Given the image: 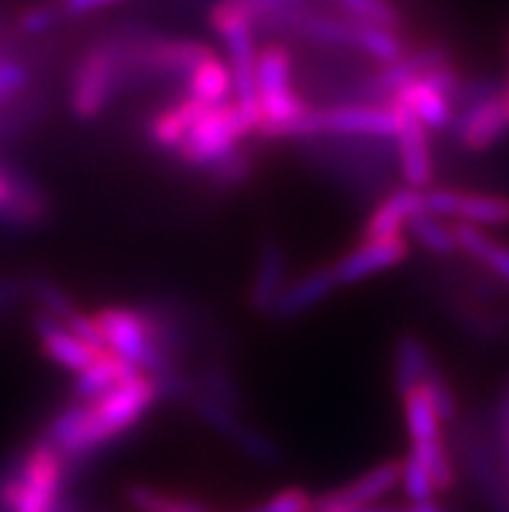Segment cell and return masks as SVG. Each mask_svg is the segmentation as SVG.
I'll list each match as a JSON object with an SVG mask.
<instances>
[{
  "label": "cell",
  "instance_id": "1",
  "mask_svg": "<svg viewBox=\"0 0 509 512\" xmlns=\"http://www.w3.org/2000/svg\"><path fill=\"white\" fill-rule=\"evenodd\" d=\"M156 401H159V390L154 377L136 372L99 398L78 401L76 406L60 411L47 424L45 440L63 453L65 461L81 458L128 432Z\"/></svg>",
  "mask_w": 509,
  "mask_h": 512
},
{
  "label": "cell",
  "instance_id": "2",
  "mask_svg": "<svg viewBox=\"0 0 509 512\" xmlns=\"http://www.w3.org/2000/svg\"><path fill=\"white\" fill-rule=\"evenodd\" d=\"M255 78L260 104L258 136L265 141H297L312 104L294 84V55L284 42H265L260 47Z\"/></svg>",
  "mask_w": 509,
  "mask_h": 512
},
{
  "label": "cell",
  "instance_id": "3",
  "mask_svg": "<svg viewBox=\"0 0 509 512\" xmlns=\"http://www.w3.org/2000/svg\"><path fill=\"white\" fill-rule=\"evenodd\" d=\"M213 32L224 39L229 55V73H232V94L237 110L245 117L250 136H258L260 104H258V29L252 24L250 13L239 6V0H219L211 8Z\"/></svg>",
  "mask_w": 509,
  "mask_h": 512
},
{
  "label": "cell",
  "instance_id": "4",
  "mask_svg": "<svg viewBox=\"0 0 509 512\" xmlns=\"http://www.w3.org/2000/svg\"><path fill=\"white\" fill-rule=\"evenodd\" d=\"M65 484V458L42 437L19 466L0 479L3 512H60V492Z\"/></svg>",
  "mask_w": 509,
  "mask_h": 512
},
{
  "label": "cell",
  "instance_id": "5",
  "mask_svg": "<svg viewBox=\"0 0 509 512\" xmlns=\"http://www.w3.org/2000/svg\"><path fill=\"white\" fill-rule=\"evenodd\" d=\"M97 328L102 333L104 349L117 354L120 359L130 362L141 372L151 377L167 375L174 367H182L167 357L156 341L151 338L149 325L143 320L141 310H130V307H104L94 315Z\"/></svg>",
  "mask_w": 509,
  "mask_h": 512
},
{
  "label": "cell",
  "instance_id": "6",
  "mask_svg": "<svg viewBox=\"0 0 509 512\" xmlns=\"http://www.w3.org/2000/svg\"><path fill=\"white\" fill-rule=\"evenodd\" d=\"M120 91L115 34L97 39L73 68L68 107L76 120H97Z\"/></svg>",
  "mask_w": 509,
  "mask_h": 512
},
{
  "label": "cell",
  "instance_id": "7",
  "mask_svg": "<svg viewBox=\"0 0 509 512\" xmlns=\"http://www.w3.org/2000/svg\"><path fill=\"white\" fill-rule=\"evenodd\" d=\"M403 414H406L408 437H411V453L426 466L437 492H450L455 487V466L447 453L445 437H442V419L434 411L432 401L426 396L424 385L406 390L403 396Z\"/></svg>",
  "mask_w": 509,
  "mask_h": 512
},
{
  "label": "cell",
  "instance_id": "8",
  "mask_svg": "<svg viewBox=\"0 0 509 512\" xmlns=\"http://www.w3.org/2000/svg\"><path fill=\"white\" fill-rule=\"evenodd\" d=\"M250 136L245 117L237 110L234 102L216 104L203 110V115L195 120L185 141L180 143L177 156L185 167L208 169L219 159L239 149V141Z\"/></svg>",
  "mask_w": 509,
  "mask_h": 512
},
{
  "label": "cell",
  "instance_id": "9",
  "mask_svg": "<svg viewBox=\"0 0 509 512\" xmlns=\"http://www.w3.org/2000/svg\"><path fill=\"white\" fill-rule=\"evenodd\" d=\"M398 115L387 104L343 102L330 107H312L304 117L299 138L348 136V138H395Z\"/></svg>",
  "mask_w": 509,
  "mask_h": 512
},
{
  "label": "cell",
  "instance_id": "10",
  "mask_svg": "<svg viewBox=\"0 0 509 512\" xmlns=\"http://www.w3.org/2000/svg\"><path fill=\"white\" fill-rule=\"evenodd\" d=\"M187 403L193 406L195 416H198L200 422L208 424L213 432L224 435L229 442H234L245 455H250V458H255V461L260 463L281 461V448H278L276 442L268 435H263L260 429L250 427V424L239 416V411L229 409V406H224V403L219 401H213V398L206 396L200 388L195 390Z\"/></svg>",
  "mask_w": 509,
  "mask_h": 512
},
{
  "label": "cell",
  "instance_id": "11",
  "mask_svg": "<svg viewBox=\"0 0 509 512\" xmlns=\"http://www.w3.org/2000/svg\"><path fill=\"white\" fill-rule=\"evenodd\" d=\"M424 208L429 214L473 227H502L509 224V198L468 190L429 188L424 190Z\"/></svg>",
  "mask_w": 509,
  "mask_h": 512
},
{
  "label": "cell",
  "instance_id": "12",
  "mask_svg": "<svg viewBox=\"0 0 509 512\" xmlns=\"http://www.w3.org/2000/svg\"><path fill=\"white\" fill-rule=\"evenodd\" d=\"M398 115V130H395V159H398L400 180L406 188L429 190L434 188V159L429 146V130L419 117L408 112L400 104H387Z\"/></svg>",
  "mask_w": 509,
  "mask_h": 512
},
{
  "label": "cell",
  "instance_id": "13",
  "mask_svg": "<svg viewBox=\"0 0 509 512\" xmlns=\"http://www.w3.org/2000/svg\"><path fill=\"white\" fill-rule=\"evenodd\" d=\"M400 484V461H382L359 479L312 500V512H367Z\"/></svg>",
  "mask_w": 509,
  "mask_h": 512
},
{
  "label": "cell",
  "instance_id": "14",
  "mask_svg": "<svg viewBox=\"0 0 509 512\" xmlns=\"http://www.w3.org/2000/svg\"><path fill=\"white\" fill-rule=\"evenodd\" d=\"M411 253V240L408 234H398V237H385V240H367L359 242L354 250H348L343 258L333 263V273L341 286L359 284V281L369 279L374 273L390 271V268L400 266Z\"/></svg>",
  "mask_w": 509,
  "mask_h": 512
},
{
  "label": "cell",
  "instance_id": "15",
  "mask_svg": "<svg viewBox=\"0 0 509 512\" xmlns=\"http://www.w3.org/2000/svg\"><path fill=\"white\" fill-rule=\"evenodd\" d=\"M455 141L468 151H486L494 143L502 141L509 130L507 112H504L502 97H494L489 102H481L476 107H465L452 117L450 123Z\"/></svg>",
  "mask_w": 509,
  "mask_h": 512
},
{
  "label": "cell",
  "instance_id": "16",
  "mask_svg": "<svg viewBox=\"0 0 509 512\" xmlns=\"http://www.w3.org/2000/svg\"><path fill=\"white\" fill-rule=\"evenodd\" d=\"M338 286L341 284H338L336 273H333V266L312 268V271L302 273L299 279L289 281L284 286V292L278 294L276 305L271 307L268 318L281 320V323L302 318L310 310H315L320 302H325L330 294L336 292Z\"/></svg>",
  "mask_w": 509,
  "mask_h": 512
},
{
  "label": "cell",
  "instance_id": "17",
  "mask_svg": "<svg viewBox=\"0 0 509 512\" xmlns=\"http://www.w3.org/2000/svg\"><path fill=\"white\" fill-rule=\"evenodd\" d=\"M286 284H289V253L278 240H265L255 258V273L247 294L250 310L268 315Z\"/></svg>",
  "mask_w": 509,
  "mask_h": 512
},
{
  "label": "cell",
  "instance_id": "18",
  "mask_svg": "<svg viewBox=\"0 0 509 512\" xmlns=\"http://www.w3.org/2000/svg\"><path fill=\"white\" fill-rule=\"evenodd\" d=\"M424 211V193L413 188H398L382 198L367 216L361 227L359 242L367 240H385V237H398L406 234L408 221Z\"/></svg>",
  "mask_w": 509,
  "mask_h": 512
},
{
  "label": "cell",
  "instance_id": "19",
  "mask_svg": "<svg viewBox=\"0 0 509 512\" xmlns=\"http://www.w3.org/2000/svg\"><path fill=\"white\" fill-rule=\"evenodd\" d=\"M34 333H37L42 351H45L47 357L58 364V367H63V370H86V367L102 354L99 349H94V346H89L86 341H81L76 333L68 331L60 320L50 318V315L42 310L34 315Z\"/></svg>",
  "mask_w": 509,
  "mask_h": 512
},
{
  "label": "cell",
  "instance_id": "20",
  "mask_svg": "<svg viewBox=\"0 0 509 512\" xmlns=\"http://www.w3.org/2000/svg\"><path fill=\"white\" fill-rule=\"evenodd\" d=\"M390 104H400L413 112L426 125V130H447L455 117L452 115V99L426 78H416L395 91Z\"/></svg>",
  "mask_w": 509,
  "mask_h": 512
},
{
  "label": "cell",
  "instance_id": "21",
  "mask_svg": "<svg viewBox=\"0 0 509 512\" xmlns=\"http://www.w3.org/2000/svg\"><path fill=\"white\" fill-rule=\"evenodd\" d=\"M434 367V359L429 354V346L424 344V338L419 333L406 331L395 338L393 349V385L395 393L403 396L406 390L416 388L424 383V377Z\"/></svg>",
  "mask_w": 509,
  "mask_h": 512
},
{
  "label": "cell",
  "instance_id": "22",
  "mask_svg": "<svg viewBox=\"0 0 509 512\" xmlns=\"http://www.w3.org/2000/svg\"><path fill=\"white\" fill-rule=\"evenodd\" d=\"M136 372H141L138 367H133L130 362L120 359L112 351H102L94 362L86 367V370L76 372V383H73V396L78 401H91V398H99L102 393L112 390L115 385L125 383L128 377H133Z\"/></svg>",
  "mask_w": 509,
  "mask_h": 512
},
{
  "label": "cell",
  "instance_id": "23",
  "mask_svg": "<svg viewBox=\"0 0 509 512\" xmlns=\"http://www.w3.org/2000/svg\"><path fill=\"white\" fill-rule=\"evenodd\" d=\"M185 84L187 97L195 99L203 107H216V104L229 102V97H232V73L216 52L195 65L190 76L185 78Z\"/></svg>",
  "mask_w": 509,
  "mask_h": 512
},
{
  "label": "cell",
  "instance_id": "24",
  "mask_svg": "<svg viewBox=\"0 0 509 512\" xmlns=\"http://www.w3.org/2000/svg\"><path fill=\"white\" fill-rule=\"evenodd\" d=\"M452 229H455V240H458L460 250L465 255H471L473 260H478L491 276H497L499 281L509 286V247L491 240L484 229L473 227V224L452 221Z\"/></svg>",
  "mask_w": 509,
  "mask_h": 512
},
{
  "label": "cell",
  "instance_id": "25",
  "mask_svg": "<svg viewBox=\"0 0 509 512\" xmlns=\"http://www.w3.org/2000/svg\"><path fill=\"white\" fill-rule=\"evenodd\" d=\"M203 110H208V107H203V104H198L195 99H190L185 94L180 102L162 110L151 120V143L164 151H177L180 143L185 141L187 133H190V128L195 125V120L203 115Z\"/></svg>",
  "mask_w": 509,
  "mask_h": 512
},
{
  "label": "cell",
  "instance_id": "26",
  "mask_svg": "<svg viewBox=\"0 0 509 512\" xmlns=\"http://www.w3.org/2000/svg\"><path fill=\"white\" fill-rule=\"evenodd\" d=\"M406 234L408 240L419 242L426 253L437 255V258H450V255H455L460 250L452 224H447V219H439V216L429 214L426 208L408 221Z\"/></svg>",
  "mask_w": 509,
  "mask_h": 512
},
{
  "label": "cell",
  "instance_id": "27",
  "mask_svg": "<svg viewBox=\"0 0 509 512\" xmlns=\"http://www.w3.org/2000/svg\"><path fill=\"white\" fill-rule=\"evenodd\" d=\"M195 380H198V388L203 390L206 396H211L213 401L224 403V406H229V409L234 411L245 409L242 388H239V383L234 380L232 370H226L224 364H216V362L206 364Z\"/></svg>",
  "mask_w": 509,
  "mask_h": 512
},
{
  "label": "cell",
  "instance_id": "28",
  "mask_svg": "<svg viewBox=\"0 0 509 512\" xmlns=\"http://www.w3.org/2000/svg\"><path fill=\"white\" fill-rule=\"evenodd\" d=\"M328 3L356 21L380 24L395 32H400L403 26V13L395 6V0H328Z\"/></svg>",
  "mask_w": 509,
  "mask_h": 512
},
{
  "label": "cell",
  "instance_id": "29",
  "mask_svg": "<svg viewBox=\"0 0 509 512\" xmlns=\"http://www.w3.org/2000/svg\"><path fill=\"white\" fill-rule=\"evenodd\" d=\"M24 284L26 292L32 294V299L37 302L39 310L47 312L50 318L60 320V323H65V320L71 318L73 312L78 310V305L71 299V294L65 292L60 284L47 279V276H32V279H26Z\"/></svg>",
  "mask_w": 509,
  "mask_h": 512
},
{
  "label": "cell",
  "instance_id": "30",
  "mask_svg": "<svg viewBox=\"0 0 509 512\" xmlns=\"http://www.w3.org/2000/svg\"><path fill=\"white\" fill-rule=\"evenodd\" d=\"M125 500L136 512H208L206 507L193 500H180L172 494H164L146 484H130L125 489Z\"/></svg>",
  "mask_w": 509,
  "mask_h": 512
},
{
  "label": "cell",
  "instance_id": "31",
  "mask_svg": "<svg viewBox=\"0 0 509 512\" xmlns=\"http://www.w3.org/2000/svg\"><path fill=\"white\" fill-rule=\"evenodd\" d=\"M252 169H255L252 156L242 149H234L232 154L208 167V180L213 190H232L250 180Z\"/></svg>",
  "mask_w": 509,
  "mask_h": 512
},
{
  "label": "cell",
  "instance_id": "32",
  "mask_svg": "<svg viewBox=\"0 0 509 512\" xmlns=\"http://www.w3.org/2000/svg\"><path fill=\"white\" fill-rule=\"evenodd\" d=\"M400 487L411 502L434 500V492H437L426 466L413 453H408L406 461H400Z\"/></svg>",
  "mask_w": 509,
  "mask_h": 512
},
{
  "label": "cell",
  "instance_id": "33",
  "mask_svg": "<svg viewBox=\"0 0 509 512\" xmlns=\"http://www.w3.org/2000/svg\"><path fill=\"white\" fill-rule=\"evenodd\" d=\"M421 385H424L426 396H429V401H432L439 419H442V422H455V419L460 416V403H458V396H455V390H452V385L445 380V375H442L437 367H432Z\"/></svg>",
  "mask_w": 509,
  "mask_h": 512
},
{
  "label": "cell",
  "instance_id": "34",
  "mask_svg": "<svg viewBox=\"0 0 509 512\" xmlns=\"http://www.w3.org/2000/svg\"><path fill=\"white\" fill-rule=\"evenodd\" d=\"M63 19L65 13L63 8H60V3L58 6H55V3H42V6H34L29 8V11L21 13L19 32L24 34V37H42V34L52 32Z\"/></svg>",
  "mask_w": 509,
  "mask_h": 512
},
{
  "label": "cell",
  "instance_id": "35",
  "mask_svg": "<svg viewBox=\"0 0 509 512\" xmlns=\"http://www.w3.org/2000/svg\"><path fill=\"white\" fill-rule=\"evenodd\" d=\"M312 497L307 489L302 487H286L271 497V500H265L263 505L252 507L247 512H312Z\"/></svg>",
  "mask_w": 509,
  "mask_h": 512
},
{
  "label": "cell",
  "instance_id": "36",
  "mask_svg": "<svg viewBox=\"0 0 509 512\" xmlns=\"http://www.w3.org/2000/svg\"><path fill=\"white\" fill-rule=\"evenodd\" d=\"M29 84V71L13 58H0V99L16 97Z\"/></svg>",
  "mask_w": 509,
  "mask_h": 512
},
{
  "label": "cell",
  "instance_id": "37",
  "mask_svg": "<svg viewBox=\"0 0 509 512\" xmlns=\"http://www.w3.org/2000/svg\"><path fill=\"white\" fill-rule=\"evenodd\" d=\"M24 175V169H19L16 164L0 162V221L6 219L8 208L13 203V195H16V188H19V182Z\"/></svg>",
  "mask_w": 509,
  "mask_h": 512
},
{
  "label": "cell",
  "instance_id": "38",
  "mask_svg": "<svg viewBox=\"0 0 509 512\" xmlns=\"http://www.w3.org/2000/svg\"><path fill=\"white\" fill-rule=\"evenodd\" d=\"M24 292H26L24 281H13V279L0 281V312L8 310L11 305H16Z\"/></svg>",
  "mask_w": 509,
  "mask_h": 512
},
{
  "label": "cell",
  "instance_id": "39",
  "mask_svg": "<svg viewBox=\"0 0 509 512\" xmlns=\"http://www.w3.org/2000/svg\"><path fill=\"white\" fill-rule=\"evenodd\" d=\"M65 16H86V13L97 11L99 0H60Z\"/></svg>",
  "mask_w": 509,
  "mask_h": 512
},
{
  "label": "cell",
  "instance_id": "40",
  "mask_svg": "<svg viewBox=\"0 0 509 512\" xmlns=\"http://www.w3.org/2000/svg\"><path fill=\"white\" fill-rule=\"evenodd\" d=\"M406 512H447V510L439 505V502L426 500V502H411V507H408Z\"/></svg>",
  "mask_w": 509,
  "mask_h": 512
},
{
  "label": "cell",
  "instance_id": "41",
  "mask_svg": "<svg viewBox=\"0 0 509 512\" xmlns=\"http://www.w3.org/2000/svg\"><path fill=\"white\" fill-rule=\"evenodd\" d=\"M502 104H504V112H507V120H509V78L502 89Z\"/></svg>",
  "mask_w": 509,
  "mask_h": 512
},
{
  "label": "cell",
  "instance_id": "42",
  "mask_svg": "<svg viewBox=\"0 0 509 512\" xmlns=\"http://www.w3.org/2000/svg\"><path fill=\"white\" fill-rule=\"evenodd\" d=\"M110 3H117V0H99V8H102V6H110Z\"/></svg>",
  "mask_w": 509,
  "mask_h": 512
},
{
  "label": "cell",
  "instance_id": "43",
  "mask_svg": "<svg viewBox=\"0 0 509 512\" xmlns=\"http://www.w3.org/2000/svg\"><path fill=\"white\" fill-rule=\"evenodd\" d=\"M502 435H504V440H507V445H509V427L502 429Z\"/></svg>",
  "mask_w": 509,
  "mask_h": 512
},
{
  "label": "cell",
  "instance_id": "44",
  "mask_svg": "<svg viewBox=\"0 0 509 512\" xmlns=\"http://www.w3.org/2000/svg\"><path fill=\"white\" fill-rule=\"evenodd\" d=\"M367 512H400V510H374V507H372V510H367ZM403 512H406V510H403Z\"/></svg>",
  "mask_w": 509,
  "mask_h": 512
}]
</instances>
